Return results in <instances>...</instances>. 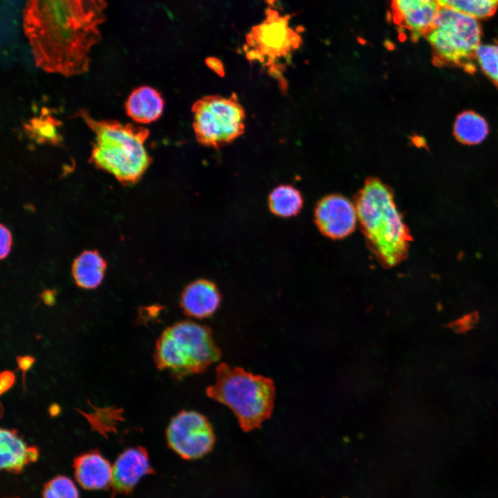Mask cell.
Masks as SVG:
<instances>
[{
    "mask_svg": "<svg viewBox=\"0 0 498 498\" xmlns=\"http://www.w3.org/2000/svg\"><path fill=\"white\" fill-rule=\"evenodd\" d=\"M107 7L106 0H26L22 28L36 66L67 77L86 73Z\"/></svg>",
    "mask_w": 498,
    "mask_h": 498,
    "instance_id": "cell-1",
    "label": "cell"
},
{
    "mask_svg": "<svg viewBox=\"0 0 498 498\" xmlns=\"http://www.w3.org/2000/svg\"><path fill=\"white\" fill-rule=\"evenodd\" d=\"M360 228L380 264L392 268L408 254L412 237L390 187L376 177L366 178L354 196Z\"/></svg>",
    "mask_w": 498,
    "mask_h": 498,
    "instance_id": "cell-2",
    "label": "cell"
},
{
    "mask_svg": "<svg viewBox=\"0 0 498 498\" xmlns=\"http://www.w3.org/2000/svg\"><path fill=\"white\" fill-rule=\"evenodd\" d=\"M80 118L94 133L89 162L124 184L137 183L152 162L145 147L149 130L116 120H97L87 110H79Z\"/></svg>",
    "mask_w": 498,
    "mask_h": 498,
    "instance_id": "cell-3",
    "label": "cell"
},
{
    "mask_svg": "<svg viewBox=\"0 0 498 498\" xmlns=\"http://www.w3.org/2000/svg\"><path fill=\"white\" fill-rule=\"evenodd\" d=\"M205 392L233 412L244 432L260 427L274 408L275 387L270 378L224 362L216 367L215 381Z\"/></svg>",
    "mask_w": 498,
    "mask_h": 498,
    "instance_id": "cell-4",
    "label": "cell"
},
{
    "mask_svg": "<svg viewBox=\"0 0 498 498\" xmlns=\"http://www.w3.org/2000/svg\"><path fill=\"white\" fill-rule=\"evenodd\" d=\"M221 358L211 329L183 320L166 328L156 341L154 362L177 380L201 374Z\"/></svg>",
    "mask_w": 498,
    "mask_h": 498,
    "instance_id": "cell-5",
    "label": "cell"
},
{
    "mask_svg": "<svg viewBox=\"0 0 498 498\" xmlns=\"http://www.w3.org/2000/svg\"><path fill=\"white\" fill-rule=\"evenodd\" d=\"M481 35L478 19L441 7L425 38L431 47L434 65L458 67L473 73Z\"/></svg>",
    "mask_w": 498,
    "mask_h": 498,
    "instance_id": "cell-6",
    "label": "cell"
},
{
    "mask_svg": "<svg viewBox=\"0 0 498 498\" xmlns=\"http://www.w3.org/2000/svg\"><path fill=\"white\" fill-rule=\"evenodd\" d=\"M192 113L196 139L203 146L220 149L244 132L246 113L235 93L203 96L193 104Z\"/></svg>",
    "mask_w": 498,
    "mask_h": 498,
    "instance_id": "cell-7",
    "label": "cell"
},
{
    "mask_svg": "<svg viewBox=\"0 0 498 498\" xmlns=\"http://www.w3.org/2000/svg\"><path fill=\"white\" fill-rule=\"evenodd\" d=\"M249 46L254 47L246 53L248 60H259L268 66L270 72L278 75L276 61L288 56L301 44V37L288 26V17H280L270 10L266 21L253 29L248 38Z\"/></svg>",
    "mask_w": 498,
    "mask_h": 498,
    "instance_id": "cell-8",
    "label": "cell"
},
{
    "mask_svg": "<svg viewBox=\"0 0 498 498\" xmlns=\"http://www.w3.org/2000/svg\"><path fill=\"white\" fill-rule=\"evenodd\" d=\"M169 448L185 459H196L208 454L215 434L208 419L192 410H182L172 418L166 429Z\"/></svg>",
    "mask_w": 498,
    "mask_h": 498,
    "instance_id": "cell-9",
    "label": "cell"
},
{
    "mask_svg": "<svg viewBox=\"0 0 498 498\" xmlns=\"http://www.w3.org/2000/svg\"><path fill=\"white\" fill-rule=\"evenodd\" d=\"M314 218L320 232L332 239H341L350 235L355 230L358 221L354 203L338 194L322 198L315 205Z\"/></svg>",
    "mask_w": 498,
    "mask_h": 498,
    "instance_id": "cell-10",
    "label": "cell"
},
{
    "mask_svg": "<svg viewBox=\"0 0 498 498\" xmlns=\"http://www.w3.org/2000/svg\"><path fill=\"white\" fill-rule=\"evenodd\" d=\"M440 8L438 0H389L388 17L416 42L430 30Z\"/></svg>",
    "mask_w": 498,
    "mask_h": 498,
    "instance_id": "cell-11",
    "label": "cell"
},
{
    "mask_svg": "<svg viewBox=\"0 0 498 498\" xmlns=\"http://www.w3.org/2000/svg\"><path fill=\"white\" fill-rule=\"evenodd\" d=\"M151 471L149 456L145 448L137 447L126 449L112 465L111 485L118 492H129Z\"/></svg>",
    "mask_w": 498,
    "mask_h": 498,
    "instance_id": "cell-12",
    "label": "cell"
},
{
    "mask_svg": "<svg viewBox=\"0 0 498 498\" xmlns=\"http://www.w3.org/2000/svg\"><path fill=\"white\" fill-rule=\"evenodd\" d=\"M221 301V295L215 283L209 279H199L184 288L180 306L186 315L203 319L216 311Z\"/></svg>",
    "mask_w": 498,
    "mask_h": 498,
    "instance_id": "cell-13",
    "label": "cell"
},
{
    "mask_svg": "<svg viewBox=\"0 0 498 498\" xmlns=\"http://www.w3.org/2000/svg\"><path fill=\"white\" fill-rule=\"evenodd\" d=\"M74 469L77 481L84 489L101 490L111 484L112 465L96 451L77 456Z\"/></svg>",
    "mask_w": 498,
    "mask_h": 498,
    "instance_id": "cell-14",
    "label": "cell"
},
{
    "mask_svg": "<svg viewBox=\"0 0 498 498\" xmlns=\"http://www.w3.org/2000/svg\"><path fill=\"white\" fill-rule=\"evenodd\" d=\"M161 94L149 86H138L130 93L125 104L126 114L133 122L149 124L158 120L163 111Z\"/></svg>",
    "mask_w": 498,
    "mask_h": 498,
    "instance_id": "cell-15",
    "label": "cell"
},
{
    "mask_svg": "<svg viewBox=\"0 0 498 498\" xmlns=\"http://www.w3.org/2000/svg\"><path fill=\"white\" fill-rule=\"evenodd\" d=\"M38 450L29 446L12 430L1 429L0 432V467L12 472H18L28 463L35 461Z\"/></svg>",
    "mask_w": 498,
    "mask_h": 498,
    "instance_id": "cell-16",
    "label": "cell"
},
{
    "mask_svg": "<svg viewBox=\"0 0 498 498\" xmlns=\"http://www.w3.org/2000/svg\"><path fill=\"white\" fill-rule=\"evenodd\" d=\"M106 269L104 259L95 251L87 250L74 261L73 276L76 284L84 288H94L101 283Z\"/></svg>",
    "mask_w": 498,
    "mask_h": 498,
    "instance_id": "cell-17",
    "label": "cell"
},
{
    "mask_svg": "<svg viewBox=\"0 0 498 498\" xmlns=\"http://www.w3.org/2000/svg\"><path fill=\"white\" fill-rule=\"evenodd\" d=\"M486 120L473 111L459 113L454 123L453 133L461 143L472 145L483 142L488 134Z\"/></svg>",
    "mask_w": 498,
    "mask_h": 498,
    "instance_id": "cell-18",
    "label": "cell"
},
{
    "mask_svg": "<svg viewBox=\"0 0 498 498\" xmlns=\"http://www.w3.org/2000/svg\"><path fill=\"white\" fill-rule=\"evenodd\" d=\"M301 192L290 185L275 187L268 199V208L275 216L288 218L297 215L303 207Z\"/></svg>",
    "mask_w": 498,
    "mask_h": 498,
    "instance_id": "cell-19",
    "label": "cell"
},
{
    "mask_svg": "<svg viewBox=\"0 0 498 498\" xmlns=\"http://www.w3.org/2000/svg\"><path fill=\"white\" fill-rule=\"evenodd\" d=\"M60 121L44 111L24 124V130L30 138L39 144L57 145L62 142L59 129Z\"/></svg>",
    "mask_w": 498,
    "mask_h": 498,
    "instance_id": "cell-20",
    "label": "cell"
},
{
    "mask_svg": "<svg viewBox=\"0 0 498 498\" xmlns=\"http://www.w3.org/2000/svg\"><path fill=\"white\" fill-rule=\"evenodd\" d=\"M441 7L448 8L477 19H488L498 8V0H438Z\"/></svg>",
    "mask_w": 498,
    "mask_h": 498,
    "instance_id": "cell-21",
    "label": "cell"
},
{
    "mask_svg": "<svg viewBox=\"0 0 498 498\" xmlns=\"http://www.w3.org/2000/svg\"><path fill=\"white\" fill-rule=\"evenodd\" d=\"M122 410L108 407L96 408L91 413L82 412L92 428L106 436L107 433L115 432L118 423L122 419Z\"/></svg>",
    "mask_w": 498,
    "mask_h": 498,
    "instance_id": "cell-22",
    "label": "cell"
},
{
    "mask_svg": "<svg viewBox=\"0 0 498 498\" xmlns=\"http://www.w3.org/2000/svg\"><path fill=\"white\" fill-rule=\"evenodd\" d=\"M476 60L483 73L498 87V44H481Z\"/></svg>",
    "mask_w": 498,
    "mask_h": 498,
    "instance_id": "cell-23",
    "label": "cell"
},
{
    "mask_svg": "<svg viewBox=\"0 0 498 498\" xmlns=\"http://www.w3.org/2000/svg\"><path fill=\"white\" fill-rule=\"evenodd\" d=\"M43 498H79V492L70 478L57 476L45 484Z\"/></svg>",
    "mask_w": 498,
    "mask_h": 498,
    "instance_id": "cell-24",
    "label": "cell"
},
{
    "mask_svg": "<svg viewBox=\"0 0 498 498\" xmlns=\"http://www.w3.org/2000/svg\"><path fill=\"white\" fill-rule=\"evenodd\" d=\"M12 245V237L10 230L4 225L1 226V257L5 258L9 254Z\"/></svg>",
    "mask_w": 498,
    "mask_h": 498,
    "instance_id": "cell-25",
    "label": "cell"
},
{
    "mask_svg": "<svg viewBox=\"0 0 498 498\" xmlns=\"http://www.w3.org/2000/svg\"><path fill=\"white\" fill-rule=\"evenodd\" d=\"M0 382L1 393L2 394L13 385L15 382V376L10 371H3L1 374Z\"/></svg>",
    "mask_w": 498,
    "mask_h": 498,
    "instance_id": "cell-26",
    "label": "cell"
},
{
    "mask_svg": "<svg viewBox=\"0 0 498 498\" xmlns=\"http://www.w3.org/2000/svg\"><path fill=\"white\" fill-rule=\"evenodd\" d=\"M33 362L34 359L30 356H23L17 359L19 367L24 371L28 370Z\"/></svg>",
    "mask_w": 498,
    "mask_h": 498,
    "instance_id": "cell-27",
    "label": "cell"
},
{
    "mask_svg": "<svg viewBox=\"0 0 498 498\" xmlns=\"http://www.w3.org/2000/svg\"><path fill=\"white\" fill-rule=\"evenodd\" d=\"M10 498H14V497H10Z\"/></svg>",
    "mask_w": 498,
    "mask_h": 498,
    "instance_id": "cell-28",
    "label": "cell"
},
{
    "mask_svg": "<svg viewBox=\"0 0 498 498\" xmlns=\"http://www.w3.org/2000/svg\"><path fill=\"white\" fill-rule=\"evenodd\" d=\"M344 498H347V497H344Z\"/></svg>",
    "mask_w": 498,
    "mask_h": 498,
    "instance_id": "cell-29",
    "label": "cell"
}]
</instances>
